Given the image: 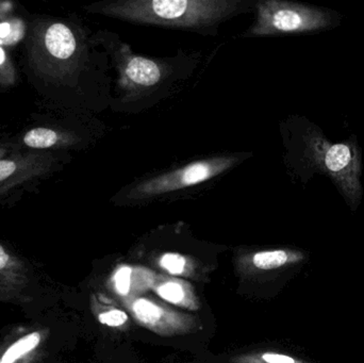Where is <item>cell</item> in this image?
<instances>
[{"label": "cell", "mask_w": 364, "mask_h": 363, "mask_svg": "<svg viewBox=\"0 0 364 363\" xmlns=\"http://www.w3.org/2000/svg\"><path fill=\"white\" fill-rule=\"evenodd\" d=\"M25 72L30 85L46 102H58L63 91L76 87L85 64V36L68 18L32 16L23 40Z\"/></svg>", "instance_id": "cell-1"}, {"label": "cell", "mask_w": 364, "mask_h": 363, "mask_svg": "<svg viewBox=\"0 0 364 363\" xmlns=\"http://www.w3.org/2000/svg\"><path fill=\"white\" fill-rule=\"evenodd\" d=\"M250 6L244 0H115L90 4L85 10L141 25L203 31Z\"/></svg>", "instance_id": "cell-2"}, {"label": "cell", "mask_w": 364, "mask_h": 363, "mask_svg": "<svg viewBox=\"0 0 364 363\" xmlns=\"http://www.w3.org/2000/svg\"><path fill=\"white\" fill-rule=\"evenodd\" d=\"M68 153L23 148L0 123V207L38 193L68 163Z\"/></svg>", "instance_id": "cell-3"}, {"label": "cell", "mask_w": 364, "mask_h": 363, "mask_svg": "<svg viewBox=\"0 0 364 363\" xmlns=\"http://www.w3.org/2000/svg\"><path fill=\"white\" fill-rule=\"evenodd\" d=\"M304 157L311 170L333 180L346 204L357 210L363 198L361 151L356 138L333 143L318 127L308 129L304 136Z\"/></svg>", "instance_id": "cell-4"}, {"label": "cell", "mask_w": 364, "mask_h": 363, "mask_svg": "<svg viewBox=\"0 0 364 363\" xmlns=\"http://www.w3.org/2000/svg\"><path fill=\"white\" fill-rule=\"evenodd\" d=\"M256 21L243 34L245 38L310 33L333 27L335 13L318 6L282 1L260 0L256 2Z\"/></svg>", "instance_id": "cell-5"}, {"label": "cell", "mask_w": 364, "mask_h": 363, "mask_svg": "<svg viewBox=\"0 0 364 363\" xmlns=\"http://www.w3.org/2000/svg\"><path fill=\"white\" fill-rule=\"evenodd\" d=\"M239 162V156L233 155L214 156L196 160L134 183L124 192V200L142 202L195 187L220 176Z\"/></svg>", "instance_id": "cell-6"}, {"label": "cell", "mask_w": 364, "mask_h": 363, "mask_svg": "<svg viewBox=\"0 0 364 363\" xmlns=\"http://www.w3.org/2000/svg\"><path fill=\"white\" fill-rule=\"evenodd\" d=\"M110 53L119 74L117 87L125 102L140 99L161 85L172 72L166 62L136 55L124 43L115 45Z\"/></svg>", "instance_id": "cell-7"}, {"label": "cell", "mask_w": 364, "mask_h": 363, "mask_svg": "<svg viewBox=\"0 0 364 363\" xmlns=\"http://www.w3.org/2000/svg\"><path fill=\"white\" fill-rule=\"evenodd\" d=\"M132 319L160 337H176L194 334L201 330V323L194 315L182 313L166 303L140 296L121 300Z\"/></svg>", "instance_id": "cell-8"}, {"label": "cell", "mask_w": 364, "mask_h": 363, "mask_svg": "<svg viewBox=\"0 0 364 363\" xmlns=\"http://www.w3.org/2000/svg\"><path fill=\"white\" fill-rule=\"evenodd\" d=\"M309 255L294 247L241 251L235 258V268L242 277L279 276L296 271L307 264Z\"/></svg>", "instance_id": "cell-9"}, {"label": "cell", "mask_w": 364, "mask_h": 363, "mask_svg": "<svg viewBox=\"0 0 364 363\" xmlns=\"http://www.w3.org/2000/svg\"><path fill=\"white\" fill-rule=\"evenodd\" d=\"M17 142L23 148L36 151H61L76 148L81 139L68 128L47 121H36V124L16 134Z\"/></svg>", "instance_id": "cell-10"}, {"label": "cell", "mask_w": 364, "mask_h": 363, "mask_svg": "<svg viewBox=\"0 0 364 363\" xmlns=\"http://www.w3.org/2000/svg\"><path fill=\"white\" fill-rule=\"evenodd\" d=\"M156 274L149 269L122 266L117 268L109 279V287L122 300L143 296L151 290Z\"/></svg>", "instance_id": "cell-11"}, {"label": "cell", "mask_w": 364, "mask_h": 363, "mask_svg": "<svg viewBox=\"0 0 364 363\" xmlns=\"http://www.w3.org/2000/svg\"><path fill=\"white\" fill-rule=\"evenodd\" d=\"M151 291L164 302L188 311L200 309V300L194 288L188 281L170 275H158Z\"/></svg>", "instance_id": "cell-12"}, {"label": "cell", "mask_w": 364, "mask_h": 363, "mask_svg": "<svg viewBox=\"0 0 364 363\" xmlns=\"http://www.w3.org/2000/svg\"><path fill=\"white\" fill-rule=\"evenodd\" d=\"M12 2H0V46L12 48L23 43L27 36L29 18L11 14Z\"/></svg>", "instance_id": "cell-13"}, {"label": "cell", "mask_w": 364, "mask_h": 363, "mask_svg": "<svg viewBox=\"0 0 364 363\" xmlns=\"http://www.w3.org/2000/svg\"><path fill=\"white\" fill-rule=\"evenodd\" d=\"M93 313L102 325L111 330H126L130 326V317L126 309L121 308L115 300L98 294L93 298Z\"/></svg>", "instance_id": "cell-14"}, {"label": "cell", "mask_w": 364, "mask_h": 363, "mask_svg": "<svg viewBox=\"0 0 364 363\" xmlns=\"http://www.w3.org/2000/svg\"><path fill=\"white\" fill-rule=\"evenodd\" d=\"M158 266L170 276L199 281L205 275V268L194 258L178 253L161 254L156 260Z\"/></svg>", "instance_id": "cell-15"}, {"label": "cell", "mask_w": 364, "mask_h": 363, "mask_svg": "<svg viewBox=\"0 0 364 363\" xmlns=\"http://www.w3.org/2000/svg\"><path fill=\"white\" fill-rule=\"evenodd\" d=\"M230 363H314L297 356L276 351H257L233 356Z\"/></svg>", "instance_id": "cell-16"}, {"label": "cell", "mask_w": 364, "mask_h": 363, "mask_svg": "<svg viewBox=\"0 0 364 363\" xmlns=\"http://www.w3.org/2000/svg\"><path fill=\"white\" fill-rule=\"evenodd\" d=\"M42 340L40 332H31L13 343L0 358V363H15L36 350Z\"/></svg>", "instance_id": "cell-17"}, {"label": "cell", "mask_w": 364, "mask_h": 363, "mask_svg": "<svg viewBox=\"0 0 364 363\" xmlns=\"http://www.w3.org/2000/svg\"><path fill=\"white\" fill-rule=\"evenodd\" d=\"M8 51L0 46V92L9 91L18 82L16 64Z\"/></svg>", "instance_id": "cell-18"}, {"label": "cell", "mask_w": 364, "mask_h": 363, "mask_svg": "<svg viewBox=\"0 0 364 363\" xmlns=\"http://www.w3.org/2000/svg\"><path fill=\"white\" fill-rule=\"evenodd\" d=\"M10 260V256L6 253V249L0 244V270L6 268V264H9Z\"/></svg>", "instance_id": "cell-19"}]
</instances>
